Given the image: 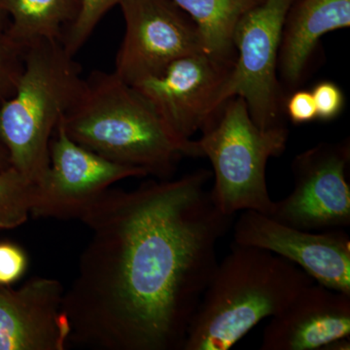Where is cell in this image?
Listing matches in <instances>:
<instances>
[{
	"mask_svg": "<svg viewBox=\"0 0 350 350\" xmlns=\"http://www.w3.org/2000/svg\"><path fill=\"white\" fill-rule=\"evenodd\" d=\"M29 258L17 244L0 243V286H12L27 273Z\"/></svg>",
	"mask_w": 350,
	"mask_h": 350,
	"instance_id": "obj_20",
	"label": "cell"
},
{
	"mask_svg": "<svg viewBox=\"0 0 350 350\" xmlns=\"http://www.w3.org/2000/svg\"><path fill=\"white\" fill-rule=\"evenodd\" d=\"M349 25L350 0H301L292 6L278 57L282 79L298 84L320 38Z\"/></svg>",
	"mask_w": 350,
	"mask_h": 350,
	"instance_id": "obj_14",
	"label": "cell"
},
{
	"mask_svg": "<svg viewBox=\"0 0 350 350\" xmlns=\"http://www.w3.org/2000/svg\"><path fill=\"white\" fill-rule=\"evenodd\" d=\"M81 73L62 41H39L25 51L15 93L0 105V140L11 167L36 184L49 167L53 135L81 93Z\"/></svg>",
	"mask_w": 350,
	"mask_h": 350,
	"instance_id": "obj_4",
	"label": "cell"
},
{
	"mask_svg": "<svg viewBox=\"0 0 350 350\" xmlns=\"http://www.w3.org/2000/svg\"><path fill=\"white\" fill-rule=\"evenodd\" d=\"M194 21L206 54L234 66V33L241 17L262 0H172Z\"/></svg>",
	"mask_w": 350,
	"mask_h": 350,
	"instance_id": "obj_16",
	"label": "cell"
},
{
	"mask_svg": "<svg viewBox=\"0 0 350 350\" xmlns=\"http://www.w3.org/2000/svg\"><path fill=\"white\" fill-rule=\"evenodd\" d=\"M313 282L284 258L232 243L204 290L183 350L231 349Z\"/></svg>",
	"mask_w": 350,
	"mask_h": 350,
	"instance_id": "obj_3",
	"label": "cell"
},
{
	"mask_svg": "<svg viewBox=\"0 0 350 350\" xmlns=\"http://www.w3.org/2000/svg\"><path fill=\"white\" fill-rule=\"evenodd\" d=\"M11 167L10 157L6 147L0 140V172Z\"/></svg>",
	"mask_w": 350,
	"mask_h": 350,
	"instance_id": "obj_23",
	"label": "cell"
},
{
	"mask_svg": "<svg viewBox=\"0 0 350 350\" xmlns=\"http://www.w3.org/2000/svg\"><path fill=\"white\" fill-rule=\"evenodd\" d=\"M232 68L206 53H195L133 87L177 135L191 139L213 121L219 109V92Z\"/></svg>",
	"mask_w": 350,
	"mask_h": 350,
	"instance_id": "obj_11",
	"label": "cell"
},
{
	"mask_svg": "<svg viewBox=\"0 0 350 350\" xmlns=\"http://www.w3.org/2000/svg\"><path fill=\"white\" fill-rule=\"evenodd\" d=\"M342 338H350V295L313 282L271 317L260 349L323 350Z\"/></svg>",
	"mask_w": 350,
	"mask_h": 350,
	"instance_id": "obj_13",
	"label": "cell"
},
{
	"mask_svg": "<svg viewBox=\"0 0 350 350\" xmlns=\"http://www.w3.org/2000/svg\"><path fill=\"white\" fill-rule=\"evenodd\" d=\"M121 0H81L77 19L64 34L62 43L69 54L75 56L93 33L98 23Z\"/></svg>",
	"mask_w": 350,
	"mask_h": 350,
	"instance_id": "obj_19",
	"label": "cell"
},
{
	"mask_svg": "<svg viewBox=\"0 0 350 350\" xmlns=\"http://www.w3.org/2000/svg\"><path fill=\"white\" fill-rule=\"evenodd\" d=\"M213 172L109 189L80 221L91 238L64 291L69 342L98 350H183L231 227Z\"/></svg>",
	"mask_w": 350,
	"mask_h": 350,
	"instance_id": "obj_1",
	"label": "cell"
},
{
	"mask_svg": "<svg viewBox=\"0 0 350 350\" xmlns=\"http://www.w3.org/2000/svg\"><path fill=\"white\" fill-rule=\"evenodd\" d=\"M234 243L269 251L293 262L314 282L350 295V239L342 229L306 231L244 211L234 225Z\"/></svg>",
	"mask_w": 350,
	"mask_h": 350,
	"instance_id": "obj_10",
	"label": "cell"
},
{
	"mask_svg": "<svg viewBox=\"0 0 350 350\" xmlns=\"http://www.w3.org/2000/svg\"><path fill=\"white\" fill-rule=\"evenodd\" d=\"M49 157L32 207L36 218L80 220L113 184L147 176L144 170L111 162L77 144L62 122L51 139Z\"/></svg>",
	"mask_w": 350,
	"mask_h": 350,
	"instance_id": "obj_9",
	"label": "cell"
},
{
	"mask_svg": "<svg viewBox=\"0 0 350 350\" xmlns=\"http://www.w3.org/2000/svg\"><path fill=\"white\" fill-rule=\"evenodd\" d=\"M38 184L10 167L0 172V231L25 224L31 215Z\"/></svg>",
	"mask_w": 350,
	"mask_h": 350,
	"instance_id": "obj_17",
	"label": "cell"
},
{
	"mask_svg": "<svg viewBox=\"0 0 350 350\" xmlns=\"http://www.w3.org/2000/svg\"><path fill=\"white\" fill-rule=\"evenodd\" d=\"M349 140L322 142L301 152L292 163L294 189L275 202L271 217L306 230L326 231L350 225V185L347 170Z\"/></svg>",
	"mask_w": 350,
	"mask_h": 350,
	"instance_id": "obj_8",
	"label": "cell"
},
{
	"mask_svg": "<svg viewBox=\"0 0 350 350\" xmlns=\"http://www.w3.org/2000/svg\"><path fill=\"white\" fill-rule=\"evenodd\" d=\"M81 0H0L14 40L25 51L42 40H59L77 19Z\"/></svg>",
	"mask_w": 350,
	"mask_h": 350,
	"instance_id": "obj_15",
	"label": "cell"
},
{
	"mask_svg": "<svg viewBox=\"0 0 350 350\" xmlns=\"http://www.w3.org/2000/svg\"><path fill=\"white\" fill-rule=\"evenodd\" d=\"M59 280L32 278L22 286H0V350H66L70 324Z\"/></svg>",
	"mask_w": 350,
	"mask_h": 350,
	"instance_id": "obj_12",
	"label": "cell"
},
{
	"mask_svg": "<svg viewBox=\"0 0 350 350\" xmlns=\"http://www.w3.org/2000/svg\"><path fill=\"white\" fill-rule=\"evenodd\" d=\"M215 113L196 140L202 157L213 165L211 200L225 215L244 211L271 215L275 202L267 184V165L286 149V129H260L241 96L226 100Z\"/></svg>",
	"mask_w": 350,
	"mask_h": 350,
	"instance_id": "obj_5",
	"label": "cell"
},
{
	"mask_svg": "<svg viewBox=\"0 0 350 350\" xmlns=\"http://www.w3.org/2000/svg\"><path fill=\"white\" fill-rule=\"evenodd\" d=\"M287 115L295 124H306L317 120V108L312 92H295L286 103Z\"/></svg>",
	"mask_w": 350,
	"mask_h": 350,
	"instance_id": "obj_22",
	"label": "cell"
},
{
	"mask_svg": "<svg viewBox=\"0 0 350 350\" xmlns=\"http://www.w3.org/2000/svg\"><path fill=\"white\" fill-rule=\"evenodd\" d=\"M125 36L113 72L137 85L181 57L204 52L194 21L172 0H121Z\"/></svg>",
	"mask_w": 350,
	"mask_h": 350,
	"instance_id": "obj_7",
	"label": "cell"
},
{
	"mask_svg": "<svg viewBox=\"0 0 350 350\" xmlns=\"http://www.w3.org/2000/svg\"><path fill=\"white\" fill-rule=\"evenodd\" d=\"M82 146L120 165L172 178L184 157H202L196 140L177 135L135 87L114 72L96 70L62 120Z\"/></svg>",
	"mask_w": 350,
	"mask_h": 350,
	"instance_id": "obj_2",
	"label": "cell"
},
{
	"mask_svg": "<svg viewBox=\"0 0 350 350\" xmlns=\"http://www.w3.org/2000/svg\"><path fill=\"white\" fill-rule=\"evenodd\" d=\"M25 66V50L14 40L10 19L0 10V105L15 93Z\"/></svg>",
	"mask_w": 350,
	"mask_h": 350,
	"instance_id": "obj_18",
	"label": "cell"
},
{
	"mask_svg": "<svg viewBox=\"0 0 350 350\" xmlns=\"http://www.w3.org/2000/svg\"><path fill=\"white\" fill-rule=\"evenodd\" d=\"M312 94L317 119L331 121L337 118L345 107V96L340 88L331 81H322L313 87Z\"/></svg>",
	"mask_w": 350,
	"mask_h": 350,
	"instance_id": "obj_21",
	"label": "cell"
},
{
	"mask_svg": "<svg viewBox=\"0 0 350 350\" xmlns=\"http://www.w3.org/2000/svg\"><path fill=\"white\" fill-rule=\"evenodd\" d=\"M295 2L262 0L244 14L234 33L238 57L219 92V108L232 96H241L262 130L282 126L276 68L285 23Z\"/></svg>",
	"mask_w": 350,
	"mask_h": 350,
	"instance_id": "obj_6",
	"label": "cell"
}]
</instances>
